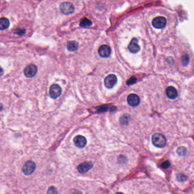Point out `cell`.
<instances>
[{
    "label": "cell",
    "instance_id": "6da1fadb",
    "mask_svg": "<svg viewBox=\"0 0 194 194\" xmlns=\"http://www.w3.org/2000/svg\"><path fill=\"white\" fill-rule=\"evenodd\" d=\"M152 144L159 148H163L166 144V139L161 133H156L152 136Z\"/></svg>",
    "mask_w": 194,
    "mask_h": 194
},
{
    "label": "cell",
    "instance_id": "7a4b0ae2",
    "mask_svg": "<svg viewBox=\"0 0 194 194\" xmlns=\"http://www.w3.org/2000/svg\"><path fill=\"white\" fill-rule=\"evenodd\" d=\"M36 169L35 163L31 161H29L24 163V166L22 167V171L26 175H30L31 174L33 173Z\"/></svg>",
    "mask_w": 194,
    "mask_h": 194
},
{
    "label": "cell",
    "instance_id": "3957f363",
    "mask_svg": "<svg viewBox=\"0 0 194 194\" xmlns=\"http://www.w3.org/2000/svg\"><path fill=\"white\" fill-rule=\"evenodd\" d=\"M62 91V88L58 84H52V86L50 87V90H49L50 96L52 99H55L61 95Z\"/></svg>",
    "mask_w": 194,
    "mask_h": 194
},
{
    "label": "cell",
    "instance_id": "277c9868",
    "mask_svg": "<svg viewBox=\"0 0 194 194\" xmlns=\"http://www.w3.org/2000/svg\"><path fill=\"white\" fill-rule=\"evenodd\" d=\"M60 9L63 14L68 15L73 13L75 10V7L73 5V4L71 3L66 2H63L62 4H61L60 6Z\"/></svg>",
    "mask_w": 194,
    "mask_h": 194
},
{
    "label": "cell",
    "instance_id": "5b68a950",
    "mask_svg": "<svg viewBox=\"0 0 194 194\" xmlns=\"http://www.w3.org/2000/svg\"><path fill=\"white\" fill-rule=\"evenodd\" d=\"M117 82V78L115 75L111 74L107 76L104 80L105 86L107 88L111 89L116 84Z\"/></svg>",
    "mask_w": 194,
    "mask_h": 194
},
{
    "label": "cell",
    "instance_id": "8992f818",
    "mask_svg": "<svg viewBox=\"0 0 194 194\" xmlns=\"http://www.w3.org/2000/svg\"><path fill=\"white\" fill-rule=\"evenodd\" d=\"M166 19L163 17H157L152 21V24L154 28L161 29L166 26Z\"/></svg>",
    "mask_w": 194,
    "mask_h": 194
},
{
    "label": "cell",
    "instance_id": "52a82bcc",
    "mask_svg": "<svg viewBox=\"0 0 194 194\" xmlns=\"http://www.w3.org/2000/svg\"><path fill=\"white\" fill-rule=\"evenodd\" d=\"M94 166V164L90 161H86L77 167V169L80 173H86L90 170Z\"/></svg>",
    "mask_w": 194,
    "mask_h": 194
},
{
    "label": "cell",
    "instance_id": "ba28073f",
    "mask_svg": "<svg viewBox=\"0 0 194 194\" xmlns=\"http://www.w3.org/2000/svg\"><path fill=\"white\" fill-rule=\"evenodd\" d=\"M38 71L37 66L34 64H30L26 67L24 69V74L25 76L29 78H31L35 76Z\"/></svg>",
    "mask_w": 194,
    "mask_h": 194
},
{
    "label": "cell",
    "instance_id": "9c48e42d",
    "mask_svg": "<svg viewBox=\"0 0 194 194\" xmlns=\"http://www.w3.org/2000/svg\"><path fill=\"white\" fill-rule=\"evenodd\" d=\"M127 101L128 104L133 107L138 106L140 103V99L136 94H130L128 96Z\"/></svg>",
    "mask_w": 194,
    "mask_h": 194
},
{
    "label": "cell",
    "instance_id": "30bf717a",
    "mask_svg": "<svg viewBox=\"0 0 194 194\" xmlns=\"http://www.w3.org/2000/svg\"><path fill=\"white\" fill-rule=\"evenodd\" d=\"M73 142L76 147L83 148L87 145V139L82 135H77L73 139Z\"/></svg>",
    "mask_w": 194,
    "mask_h": 194
},
{
    "label": "cell",
    "instance_id": "8fae6325",
    "mask_svg": "<svg viewBox=\"0 0 194 194\" xmlns=\"http://www.w3.org/2000/svg\"><path fill=\"white\" fill-rule=\"evenodd\" d=\"M99 54L102 58H108L111 54V49L108 45H102L99 49Z\"/></svg>",
    "mask_w": 194,
    "mask_h": 194
},
{
    "label": "cell",
    "instance_id": "7c38bea8",
    "mask_svg": "<svg viewBox=\"0 0 194 194\" xmlns=\"http://www.w3.org/2000/svg\"><path fill=\"white\" fill-rule=\"evenodd\" d=\"M129 51L132 53L135 54L140 50V47L138 44V40L136 38H133L128 46Z\"/></svg>",
    "mask_w": 194,
    "mask_h": 194
},
{
    "label": "cell",
    "instance_id": "4fadbf2b",
    "mask_svg": "<svg viewBox=\"0 0 194 194\" xmlns=\"http://www.w3.org/2000/svg\"><path fill=\"white\" fill-rule=\"evenodd\" d=\"M167 96L171 100H174L178 97V92L177 90L172 86L167 87L166 90Z\"/></svg>",
    "mask_w": 194,
    "mask_h": 194
},
{
    "label": "cell",
    "instance_id": "5bb4252c",
    "mask_svg": "<svg viewBox=\"0 0 194 194\" xmlns=\"http://www.w3.org/2000/svg\"><path fill=\"white\" fill-rule=\"evenodd\" d=\"M9 21L7 18H1L0 20V28L1 30L7 29L9 26Z\"/></svg>",
    "mask_w": 194,
    "mask_h": 194
},
{
    "label": "cell",
    "instance_id": "9a60e30c",
    "mask_svg": "<svg viewBox=\"0 0 194 194\" xmlns=\"http://www.w3.org/2000/svg\"><path fill=\"white\" fill-rule=\"evenodd\" d=\"M79 44L76 41H70L67 43V49L69 51H75L78 49Z\"/></svg>",
    "mask_w": 194,
    "mask_h": 194
},
{
    "label": "cell",
    "instance_id": "2e32d148",
    "mask_svg": "<svg viewBox=\"0 0 194 194\" xmlns=\"http://www.w3.org/2000/svg\"><path fill=\"white\" fill-rule=\"evenodd\" d=\"M92 24V23L91 21L88 20V18H84L83 19H82L80 22V26L83 27V28L90 27Z\"/></svg>",
    "mask_w": 194,
    "mask_h": 194
},
{
    "label": "cell",
    "instance_id": "e0dca14e",
    "mask_svg": "<svg viewBox=\"0 0 194 194\" xmlns=\"http://www.w3.org/2000/svg\"><path fill=\"white\" fill-rule=\"evenodd\" d=\"M120 121L122 125H127L130 121V116L128 114H124L122 116Z\"/></svg>",
    "mask_w": 194,
    "mask_h": 194
},
{
    "label": "cell",
    "instance_id": "ac0fdd59",
    "mask_svg": "<svg viewBox=\"0 0 194 194\" xmlns=\"http://www.w3.org/2000/svg\"><path fill=\"white\" fill-rule=\"evenodd\" d=\"M177 152L179 156H186L187 153V149L184 147H180L177 150Z\"/></svg>",
    "mask_w": 194,
    "mask_h": 194
},
{
    "label": "cell",
    "instance_id": "d6986e66",
    "mask_svg": "<svg viewBox=\"0 0 194 194\" xmlns=\"http://www.w3.org/2000/svg\"><path fill=\"white\" fill-rule=\"evenodd\" d=\"M190 61V58L189 56L187 55L183 56L182 58V62L184 66H186L188 64Z\"/></svg>",
    "mask_w": 194,
    "mask_h": 194
},
{
    "label": "cell",
    "instance_id": "ffe728a7",
    "mask_svg": "<svg viewBox=\"0 0 194 194\" xmlns=\"http://www.w3.org/2000/svg\"><path fill=\"white\" fill-rule=\"evenodd\" d=\"M177 178L179 181H180V182H184L187 179L186 177L183 174H178L177 176Z\"/></svg>",
    "mask_w": 194,
    "mask_h": 194
},
{
    "label": "cell",
    "instance_id": "44dd1931",
    "mask_svg": "<svg viewBox=\"0 0 194 194\" xmlns=\"http://www.w3.org/2000/svg\"><path fill=\"white\" fill-rule=\"evenodd\" d=\"M136 81H137L136 78L134 77H132L130 79H129V80L127 81V83H127L128 85H132V84H133L135 83H136Z\"/></svg>",
    "mask_w": 194,
    "mask_h": 194
},
{
    "label": "cell",
    "instance_id": "7402d4cb",
    "mask_svg": "<svg viewBox=\"0 0 194 194\" xmlns=\"http://www.w3.org/2000/svg\"><path fill=\"white\" fill-rule=\"evenodd\" d=\"M170 166V163L169 162V161H165V162H164L162 164V165H161V166L163 169H168Z\"/></svg>",
    "mask_w": 194,
    "mask_h": 194
},
{
    "label": "cell",
    "instance_id": "603a6c76",
    "mask_svg": "<svg viewBox=\"0 0 194 194\" xmlns=\"http://www.w3.org/2000/svg\"><path fill=\"white\" fill-rule=\"evenodd\" d=\"M16 33L17 34L19 35H22L24 34V33H25V30L24 29H19L16 31Z\"/></svg>",
    "mask_w": 194,
    "mask_h": 194
},
{
    "label": "cell",
    "instance_id": "cb8c5ba5",
    "mask_svg": "<svg viewBox=\"0 0 194 194\" xmlns=\"http://www.w3.org/2000/svg\"><path fill=\"white\" fill-rule=\"evenodd\" d=\"M58 192L56 191L55 188L54 187H51L49 188L47 191V193H57Z\"/></svg>",
    "mask_w": 194,
    "mask_h": 194
}]
</instances>
